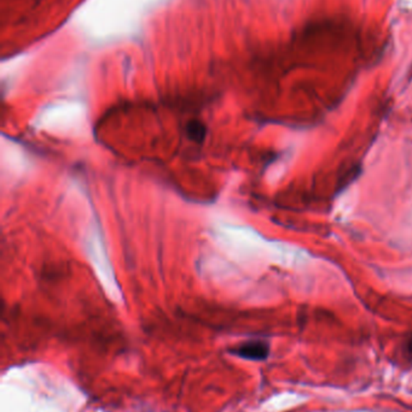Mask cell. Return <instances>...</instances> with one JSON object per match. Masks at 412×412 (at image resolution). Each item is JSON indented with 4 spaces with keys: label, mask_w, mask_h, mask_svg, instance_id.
Returning <instances> with one entry per match:
<instances>
[{
    "label": "cell",
    "mask_w": 412,
    "mask_h": 412,
    "mask_svg": "<svg viewBox=\"0 0 412 412\" xmlns=\"http://www.w3.org/2000/svg\"><path fill=\"white\" fill-rule=\"evenodd\" d=\"M231 352L234 353V356L243 358V360L260 362V360H266L269 357L270 346L265 341L251 340L239 345Z\"/></svg>",
    "instance_id": "cell-1"
},
{
    "label": "cell",
    "mask_w": 412,
    "mask_h": 412,
    "mask_svg": "<svg viewBox=\"0 0 412 412\" xmlns=\"http://www.w3.org/2000/svg\"><path fill=\"white\" fill-rule=\"evenodd\" d=\"M206 126L200 122V121H191L190 123L186 126V134L190 138L191 140L202 144L205 138H206Z\"/></svg>",
    "instance_id": "cell-2"
}]
</instances>
